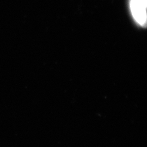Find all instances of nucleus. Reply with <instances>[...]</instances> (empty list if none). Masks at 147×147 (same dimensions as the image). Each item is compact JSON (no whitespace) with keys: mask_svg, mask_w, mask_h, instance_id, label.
I'll use <instances>...</instances> for the list:
<instances>
[{"mask_svg":"<svg viewBox=\"0 0 147 147\" xmlns=\"http://www.w3.org/2000/svg\"><path fill=\"white\" fill-rule=\"evenodd\" d=\"M130 7L135 21L143 28L147 27L146 8L137 0H130Z\"/></svg>","mask_w":147,"mask_h":147,"instance_id":"nucleus-1","label":"nucleus"},{"mask_svg":"<svg viewBox=\"0 0 147 147\" xmlns=\"http://www.w3.org/2000/svg\"><path fill=\"white\" fill-rule=\"evenodd\" d=\"M138 2L141 3L147 9V0H137Z\"/></svg>","mask_w":147,"mask_h":147,"instance_id":"nucleus-2","label":"nucleus"}]
</instances>
